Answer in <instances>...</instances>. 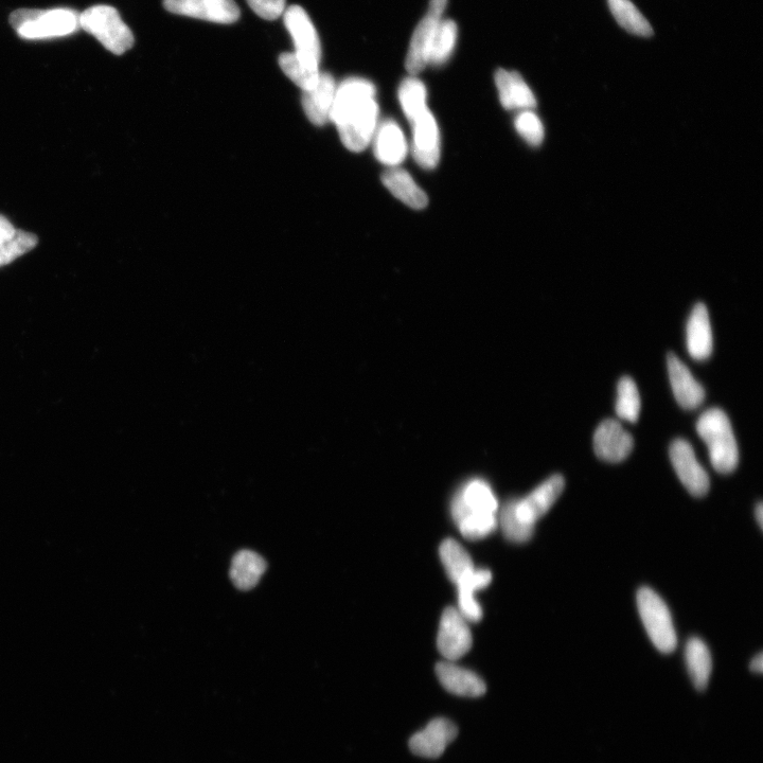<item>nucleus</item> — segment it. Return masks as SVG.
<instances>
[{"instance_id":"31","label":"nucleus","mask_w":763,"mask_h":763,"mask_svg":"<svg viewBox=\"0 0 763 763\" xmlns=\"http://www.w3.org/2000/svg\"><path fill=\"white\" fill-rule=\"evenodd\" d=\"M641 395L636 383L630 377L620 379L617 385L616 415L625 421L635 423L641 415Z\"/></svg>"},{"instance_id":"10","label":"nucleus","mask_w":763,"mask_h":763,"mask_svg":"<svg viewBox=\"0 0 763 763\" xmlns=\"http://www.w3.org/2000/svg\"><path fill=\"white\" fill-rule=\"evenodd\" d=\"M564 488L565 479L561 474L550 476L525 498L514 500L518 518L523 523L535 527L558 501Z\"/></svg>"},{"instance_id":"34","label":"nucleus","mask_w":763,"mask_h":763,"mask_svg":"<svg viewBox=\"0 0 763 763\" xmlns=\"http://www.w3.org/2000/svg\"><path fill=\"white\" fill-rule=\"evenodd\" d=\"M498 525L496 514H470L461 520L457 527L465 539L477 541L490 536Z\"/></svg>"},{"instance_id":"12","label":"nucleus","mask_w":763,"mask_h":763,"mask_svg":"<svg viewBox=\"0 0 763 763\" xmlns=\"http://www.w3.org/2000/svg\"><path fill=\"white\" fill-rule=\"evenodd\" d=\"M283 21L293 39L296 55L321 64V40L305 9L296 5L289 7L283 13Z\"/></svg>"},{"instance_id":"16","label":"nucleus","mask_w":763,"mask_h":763,"mask_svg":"<svg viewBox=\"0 0 763 763\" xmlns=\"http://www.w3.org/2000/svg\"><path fill=\"white\" fill-rule=\"evenodd\" d=\"M667 368L672 392L678 403L684 410H696L705 400L704 387L676 354H668Z\"/></svg>"},{"instance_id":"28","label":"nucleus","mask_w":763,"mask_h":763,"mask_svg":"<svg viewBox=\"0 0 763 763\" xmlns=\"http://www.w3.org/2000/svg\"><path fill=\"white\" fill-rule=\"evenodd\" d=\"M610 10L617 23L637 37L649 38L653 29L646 17L631 0H608Z\"/></svg>"},{"instance_id":"9","label":"nucleus","mask_w":763,"mask_h":763,"mask_svg":"<svg viewBox=\"0 0 763 763\" xmlns=\"http://www.w3.org/2000/svg\"><path fill=\"white\" fill-rule=\"evenodd\" d=\"M167 11L217 24H234L240 19L235 0H164Z\"/></svg>"},{"instance_id":"36","label":"nucleus","mask_w":763,"mask_h":763,"mask_svg":"<svg viewBox=\"0 0 763 763\" xmlns=\"http://www.w3.org/2000/svg\"><path fill=\"white\" fill-rule=\"evenodd\" d=\"M248 6L266 21H275L285 13L287 0H246Z\"/></svg>"},{"instance_id":"11","label":"nucleus","mask_w":763,"mask_h":763,"mask_svg":"<svg viewBox=\"0 0 763 763\" xmlns=\"http://www.w3.org/2000/svg\"><path fill=\"white\" fill-rule=\"evenodd\" d=\"M499 511V502L491 488L484 479H471L454 496L451 504V513L456 525L470 514H496Z\"/></svg>"},{"instance_id":"17","label":"nucleus","mask_w":763,"mask_h":763,"mask_svg":"<svg viewBox=\"0 0 763 763\" xmlns=\"http://www.w3.org/2000/svg\"><path fill=\"white\" fill-rule=\"evenodd\" d=\"M374 152L380 163L396 168L403 163L408 152L407 141L399 124L385 120L378 124L374 138Z\"/></svg>"},{"instance_id":"8","label":"nucleus","mask_w":763,"mask_h":763,"mask_svg":"<svg viewBox=\"0 0 763 763\" xmlns=\"http://www.w3.org/2000/svg\"><path fill=\"white\" fill-rule=\"evenodd\" d=\"M669 454L674 471L687 491L696 498H703L711 488V481L690 443L681 438L673 440Z\"/></svg>"},{"instance_id":"33","label":"nucleus","mask_w":763,"mask_h":763,"mask_svg":"<svg viewBox=\"0 0 763 763\" xmlns=\"http://www.w3.org/2000/svg\"><path fill=\"white\" fill-rule=\"evenodd\" d=\"M38 243L34 234L15 229L11 237L0 243V268L29 253Z\"/></svg>"},{"instance_id":"27","label":"nucleus","mask_w":763,"mask_h":763,"mask_svg":"<svg viewBox=\"0 0 763 763\" xmlns=\"http://www.w3.org/2000/svg\"><path fill=\"white\" fill-rule=\"evenodd\" d=\"M439 554L448 577L455 584L475 570L467 550L453 539L442 542Z\"/></svg>"},{"instance_id":"24","label":"nucleus","mask_w":763,"mask_h":763,"mask_svg":"<svg viewBox=\"0 0 763 763\" xmlns=\"http://www.w3.org/2000/svg\"><path fill=\"white\" fill-rule=\"evenodd\" d=\"M265 560L252 550H241L233 559L230 578L241 591H250L256 587L266 571Z\"/></svg>"},{"instance_id":"38","label":"nucleus","mask_w":763,"mask_h":763,"mask_svg":"<svg viewBox=\"0 0 763 763\" xmlns=\"http://www.w3.org/2000/svg\"><path fill=\"white\" fill-rule=\"evenodd\" d=\"M750 669L755 673H762L763 671V655L759 653L755 656L750 664Z\"/></svg>"},{"instance_id":"3","label":"nucleus","mask_w":763,"mask_h":763,"mask_svg":"<svg viewBox=\"0 0 763 763\" xmlns=\"http://www.w3.org/2000/svg\"><path fill=\"white\" fill-rule=\"evenodd\" d=\"M10 23L25 40L62 38L77 32L80 14L72 9H20L10 16Z\"/></svg>"},{"instance_id":"20","label":"nucleus","mask_w":763,"mask_h":763,"mask_svg":"<svg viewBox=\"0 0 763 763\" xmlns=\"http://www.w3.org/2000/svg\"><path fill=\"white\" fill-rule=\"evenodd\" d=\"M494 79L504 109L532 111L536 108V97L519 73L499 69Z\"/></svg>"},{"instance_id":"22","label":"nucleus","mask_w":763,"mask_h":763,"mask_svg":"<svg viewBox=\"0 0 763 763\" xmlns=\"http://www.w3.org/2000/svg\"><path fill=\"white\" fill-rule=\"evenodd\" d=\"M492 574L488 570H473L457 584L458 611L471 623L483 618V609L475 599V592L488 587Z\"/></svg>"},{"instance_id":"18","label":"nucleus","mask_w":763,"mask_h":763,"mask_svg":"<svg viewBox=\"0 0 763 763\" xmlns=\"http://www.w3.org/2000/svg\"><path fill=\"white\" fill-rule=\"evenodd\" d=\"M687 350L696 361H705L712 356L714 336L711 319L704 304L692 309L686 328Z\"/></svg>"},{"instance_id":"29","label":"nucleus","mask_w":763,"mask_h":763,"mask_svg":"<svg viewBox=\"0 0 763 763\" xmlns=\"http://www.w3.org/2000/svg\"><path fill=\"white\" fill-rule=\"evenodd\" d=\"M427 87L415 76L404 79L399 87V101L405 117L412 122L425 111L427 105Z\"/></svg>"},{"instance_id":"15","label":"nucleus","mask_w":763,"mask_h":763,"mask_svg":"<svg viewBox=\"0 0 763 763\" xmlns=\"http://www.w3.org/2000/svg\"><path fill=\"white\" fill-rule=\"evenodd\" d=\"M633 448V437L618 421L608 419L598 425L594 435V450L601 460L620 463L628 458Z\"/></svg>"},{"instance_id":"26","label":"nucleus","mask_w":763,"mask_h":763,"mask_svg":"<svg viewBox=\"0 0 763 763\" xmlns=\"http://www.w3.org/2000/svg\"><path fill=\"white\" fill-rule=\"evenodd\" d=\"M279 65L282 72L303 92L312 90L322 74L318 63L300 58L295 52L282 53Z\"/></svg>"},{"instance_id":"6","label":"nucleus","mask_w":763,"mask_h":763,"mask_svg":"<svg viewBox=\"0 0 763 763\" xmlns=\"http://www.w3.org/2000/svg\"><path fill=\"white\" fill-rule=\"evenodd\" d=\"M447 6L448 0H431L427 15L416 27L405 61V67L411 76L416 77L429 65L435 30Z\"/></svg>"},{"instance_id":"25","label":"nucleus","mask_w":763,"mask_h":763,"mask_svg":"<svg viewBox=\"0 0 763 763\" xmlns=\"http://www.w3.org/2000/svg\"><path fill=\"white\" fill-rule=\"evenodd\" d=\"M685 662L692 684L698 690L706 689L712 676L713 660L711 651L699 637H691L687 642Z\"/></svg>"},{"instance_id":"1","label":"nucleus","mask_w":763,"mask_h":763,"mask_svg":"<svg viewBox=\"0 0 763 763\" xmlns=\"http://www.w3.org/2000/svg\"><path fill=\"white\" fill-rule=\"evenodd\" d=\"M376 96L374 83L361 78L347 79L336 87L330 121L352 152L364 151L374 138L379 119Z\"/></svg>"},{"instance_id":"7","label":"nucleus","mask_w":763,"mask_h":763,"mask_svg":"<svg viewBox=\"0 0 763 763\" xmlns=\"http://www.w3.org/2000/svg\"><path fill=\"white\" fill-rule=\"evenodd\" d=\"M469 621L453 607L443 611L437 635L439 652L449 662L466 655L473 644Z\"/></svg>"},{"instance_id":"37","label":"nucleus","mask_w":763,"mask_h":763,"mask_svg":"<svg viewBox=\"0 0 763 763\" xmlns=\"http://www.w3.org/2000/svg\"><path fill=\"white\" fill-rule=\"evenodd\" d=\"M15 232L11 222L3 216H0V243L11 237Z\"/></svg>"},{"instance_id":"23","label":"nucleus","mask_w":763,"mask_h":763,"mask_svg":"<svg viewBox=\"0 0 763 763\" xmlns=\"http://www.w3.org/2000/svg\"><path fill=\"white\" fill-rule=\"evenodd\" d=\"M384 186L397 199L413 209H423L428 206V195L415 183L412 175L403 169L392 168L382 175Z\"/></svg>"},{"instance_id":"19","label":"nucleus","mask_w":763,"mask_h":763,"mask_svg":"<svg viewBox=\"0 0 763 763\" xmlns=\"http://www.w3.org/2000/svg\"><path fill=\"white\" fill-rule=\"evenodd\" d=\"M436 674L441 685L455 696L478 698L486 694L487 686L481 677L453 662L438 663Z\"/></svg>"},{"instance_id":"13","label":"nucleus","mask_w":763,"mask_h":763,"mask_svg":"<svg viewBox=\"0 0 763 763\" xmlns=\"http://www.w3.org/2000/svg\"><path fill=\"white\" fill-rule=\"evenodd\" d=\"M411 124L415 161L425 170L435 169L440 159V132L434 115L425 111Z\"/></svg>"},{"instance_id":"5","label":"nucleus","mask_w":763,"mask_h":763,"mask_svg":"<svg viewBox=\"0 0 763 763\" xmlns=\"http://www.w3.org/2000/svg\"><path fill=\"white\" fill-rule=\"evenodd\" d=\"M637 608L652 644L664 654L672 653L678 645L671 613L665 601L650 588L637 592Z\"/></svg>"},{"instance_id":"39","label":"nucleus","mask_w":763,"mask_h":763,"mask_svg":"<svg viewBox=\"0 0 763 763\" xmlns=\"http://www.w3.org/2000/svg\"><path fill=\"white\" fill-rule=\"evenodd\" d=\"M755 518L757 520V523L762 528L763 526V505L762 503H758L755 508Z\"/></svg>"},{"instance_id":"32","label":"nucleus","mask_w":763,"mask_h":763,"mask_svg":"<svg viewBox=\"0 0 763 763\" xmlns=\"http://www.w3.org/2000/svg\"><path fill=\"white\" fill-rule=\"evenodd\" d=\"M498 522L506 539L512 543H527L534 537L535 527L523 523L514 509V500L506 502L500 513Z\"/></svg>"},{"instance_id":"30","label":"nucleus","mask_w":763,"mask_h":763,"mask_svg":"<svg viewBox=\"0 0 763 763\" xmlns=\"http://www.w3.org/2000/svg\"><path fill=\"white\" fill-rule=\"evenodd\" d=\"M458 38V28L451 20H441L435 30L429 65L440 66L449 61Z\"/></svg>"},{"instance_id":"4","label":"nucleus","mask_w":763,"mask_h":763,"mask_svg":"<svg viewBox=\"0 0 763 763\" xmlns=\"http://www.w3.org/2000/svg\"><path fill=\"white\" fill-rule=\"evenodd\" d=\"M80 27L95 37L105 49L121 56L134 45L131 29L111 6H94L80 14Z\"/></svg>"},{"instance_id":"2","label":"nucleus","mask_w":763,"mask_h":763,"mask_svg":"<svg viewBox=\"0 0 763 763\" xmlns=\"http://www.w3.org/2000/svg\"><path fill=\"white\" fill-rule=\"evenodd\" d=\"M697 431L708 448L709 459L720 474L734 472L739 463V451L731 421L720 408L704 412Z\"/></svg>"},{"instance_id":"21","label":"nucleus","mask_w":763,"mask_h":763,"mask_svg":"<svg viewBox=\"0 0 763 763\" xmlns=\"http://www.w3.org/2000/svg\"><path fill=\"white\" fill-rule=\"evenodd\" d=\"M336 87L334 78L330 74L322 73L312 90L303 92L301 104L308 119L315 126H325L330 121Z\"/></svg>"},{"instance_id":"14","label":"nucleus","mask_w":763,"mask_h":763,"mask_svg":"<svg viewBox=\"0 0 763 763\" xmlns=\"http://www.w3.org/2000/svg\"><path fill=\"white\" fill-rule=\"evenodd\" d=\"M458 735L457 726L445 718L432 720L424 729L412 736L410 749L416 756L439 758Z\"/></svg>"},{"instance_id":"35","label":"nucleus","mask_w":763,"mask_h":763,"mask_svg":"<svg viewBox=\"0 0 763 763\" xmlns=\"http://www.w3.org/2000/svg\"><path fill=\"white\" fill-rule=\"evenodd\" d=\"M517 132L530 146L538 147L543 143L544 127L540 118L531 111H523L514 121Z\"/></svg>"}]
</instances>
